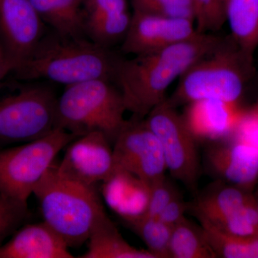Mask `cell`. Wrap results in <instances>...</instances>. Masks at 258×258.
Segmentation results:
<instances>
[{
  "label": "cell",
  "mask_w": 258,
  "mask_h": 258,
  "mask_svg": "<svg viewBox=\"0 0 258 258\" xmlns=\"http://www.w3.org/2000/svg\"><path fill=\"white\" fill-rule=\"evenodd\" d=\"M212 33L198 32L193 37L161 50L120 58L113 82L123 96L127 111L144 119L166 99V91L191 64L222 41Z\"/></svg>",
  "instance_id": "obj_1"
},
{
  "label": "cell",
  "mask_w": 258,
  "mask_h": 258,
  "mask_svg": "<svg viewBox=\"0 0 258 258\" xmlns=\"http://www.w3.org/2000/svg\"><path fill=\"white\" fill-rule=\"evenodd\" d=\"M120 58L87 37H64L52 31L44 35L28 60L12 74L20 81L46 80L66 86L94 79L113 82Z\"/></svg>",
  "instance_id": "obj_2"
},
{
  "label": "cell",
  "mask_w": 258,
  "mask_h": 258,
  "mask_svg": "<svg viewBox=\"0 0 258 258\" xmlns=\"http://www.w3.org/2000/svg\"><path fill=\"white\" fill-rule=\"evenodd\" d=\"M43 222L70 247L87 242L96 220L105 213L96 186L64 175L54 163L33 191Z\"/></svg>",
  "instance_id": "obj_3"
},
{
  "label": "cell",
  "mask_w": 258,
  "mask_h": 258,
  "mask_svg": "<svg viewBox=\"0 0 258 258\" xmlns=\"http://www.w3.org/2000/svg\"><path fill=\"white\" fill-rule=\"evenodd\" d=\"M94 79L66 86L56 104V128L81 137L100 132L114 143L127 123V111L118 86Z\"/></svg>",
  "instance_id": "obj_4"
},
{
  "label": "cell",
  "mask_w": 258,
  "mask_h": 258,
  "mask_svg": "<svg viewBox=\"0 0 258 258\" xmlns=\"http://www.w3.org/2000/svg\"><path fill=\"white\" fill-rule=\"evenodd\" d=\"M252 62L233 42L222 39L214 50L185 71L166 99L176 108L203 99L239 103Z\"/></svg>",
  "instance_id": "obj_5"
},
{
  "label": "cell",
  "mask_w": 258,
  "mask_h": 258,
  "mask_svg": "<svg viewBox=\"0 0 258 258\" xmlns=\"http://www.w3.org/2000/svg\"><path fill=\"white\" fill-rule=\"evenodd\" d=\"M57 101L43 83L0 82V148L36 140L56 128Z\"/></svg>",
  "instance_id": "obj_6"
},
{
  "label": "cell",
  "mask_w": 258,
  "mask_h": 258,
  "mask_svg": "<svg viewBox=\"0 0 258 258\" xmlns=\"http://www.w3.org/2000/svg\"><path fill=\"white\" fill-rule=\"evenodd\" d=\"M76 138L56 128L36 140L0 148V191L14 203L28 207L30 195L59 153Z\"/></svg>",
  "instance_id": "obj_7"
},
{
  "label": "cell",
  "mask_w": 258,
  "mask_h": 258,
  "mask_svg": "<svg viewBox=\"0 0 258 258\" xmlns=\"http://www.w3.org/2000/svg\"><path fill=\"white\" fill-rule=\"evenodd\" d=\"M144 120L160 142L166 171L188 189L195 191L200 174L198 141L188 128L182 114L166 99Z\"/></svg>",
  "instance_id": "obj_8"
},
{
  "label": "cell",
  "mask_w": 258,
  "mask_h": 258,
  "mask_svg": "<svg viewBox=\"0 0 258 258\" xmlns=\"http://www.w3.org/2000/svg\"><path fill=\"white\" fill-rule=\"evenodd\" d=\"M113 145L115 168L128 171L149 184L165 176L160 142L144 119L127 120Z\"/></svg>",
  "instance_id": "obj_9"
},
{
  "label": "cell",
  "mask_w": 258,
  "mask_h": 258,
  "mask_svg": "<svg viewBox=\"0 0 258 258\" xmlns=\"http://www.w3.org/2000/svg\"><path fill=\"white\" fill-rule=\"evenodd\" d=\"M45 25L30 0H0V45L12 73L36 48Z\"/></svg>",
  "instance_id": "obj_10"
},
{
  "label": "cell",
  "mask_w": 258,
  "mask_h": 258,
  "mask_svg": "<svg viewBox=\"0 0 258 258\" xmlns=\"http://www.w3.org/2000/svg\"><path fill=\"white\" fill-rule=\"evenodd\" d=\"M197 32L195 20L134 11L121 50L133 55L154 52L188 40Z\"/></svg>",
  "instance_id": "obj_11"
},
{
  "label": "cell",
  "mask_w": 258,
  "mask_h": 258,
  "mask_svg": "<svg viewBox=\"0 0 258 258\" xmlns=\"http://www.w3.org/2000/svg\"><path fill=\"white\" fill-rule=\"evenodd\" d=\"M113 144L104 134L92 132L75 139L66 147L57 167L64 175L96 186L115 169Z\"/></svg>",
  "instance_id": "obj_12"
},
{
  "label": "cell",
  "mask_w": 258,
  "mask_h": 258,
  "mask_svg": "<svg viewBox=\"0 0 258 258\" xmlns=\"http://www.w3.org/2000/svg\"><path fill=\"white\" fill-rule=\"evenodd\" d=\"M205 162L218 180L248 189L258 179V149L239 139L211 142Z\"/></svg>",
  "instance_id": "obj_13"
},
{
  "label": "cell",
  "mask_w": 258,
  "mask_h": 258,
  "mask_svg": "<svg viewBox=\"0 0 258 258\" xmlns=\"http://www.w3.org/2000/svg\"><path fill=\"white\" fill-rule=\"evenodd\" d=\"M245 111L239 103L203 99L186 104L182 116L198 142L211 143L231 138Z\"/></svg>",
  "instance_id": "obj_14"
},
{
  "label": "cell",
  "mask_w": 258,
  "mask_h": 258,
  "mask_svg": "<svg viewBox=\"0 0 258 258\" xmlns=\"http://www.w3.org/2000/svg\"><path fill=\"white\" fill-rule=\"evenodd\" d=\"M67 242L45 222L22 225L0 246V258H73Z\"/></svg>",
  "instance_id": "obj_15"
},
{
  "label": "cell",
  "mask_w": 258,
  "mask_h": 258,
  "mask_svg": "<svg viewBox=\"0 0 258 258\" xmlns=\"http://www.w3.org/2000/svg\"><path fill=\"white\" fill-rule=\"evenodd\" d=\"M101 193L106 205L127 225L147 213L150 184L128 171L115 168L102 182Z\"/></svg>",
  "instance_id": "obj_16"
},
{
  "label": "cell",
  "mask_w": 258,
  "mask_h": 258,
  "mask_svg": "<svg viewBox=\"0 0 258 258\" xmlns=\"http://www.w3.org/2000/svg\"><path fill=\"white\" fill-rule=\"evenodd\" d=\"M252 198L247 189L217 180L190 203L189 210L195 217H203L215 225Z\"/></svg>",
  "instance_id": "obj_17"
},
{
  "label": "cell",
  "mask_w": 258,
  "mask_h": 258,
  "mask_svg": "<svg viewBox=\"0 0 258 258\" xmlns=\"http://www.w3.org/2000/svg\"><path fill=\"white\" fill-rule=\"evenodd\" d=\"M82 258H156L147 249L131 245L123 238L106 212L93 225Z\"/></svg>",
  "instance_id": "obj_18"
},
{
  "label": "cell",
  "mask_w": 258,
  "mask_h": 258,
  "mask_svg": "<svg viewBox=\"0 0 258 258\" xmlns=\"http://www.w3.org/2000/svg\"><path fill=\"white\" fill-rule=\"evenodd\" d=\"M30 1L43 23L52 31L64 37H86L83 0Z\"/></svg>",
  "instance_id": "obj_19"
},
{
  "label": "cell",
  "mask_w": 258,
  "mask_h": 258,
  "mask_svg": "<svg viewBox=\"0 0 258 258\" xmlns=\"http://www.w3.org/2000/svg\"><path fill=\"white\" fill-rule=\"evenodd\" d=\"M225 15L232 42L252 59L258 48V0H225Z\"/></svg>",
  "instance_id": "obj_20"
},
{
  "label": "cell",
  "mask_w": 258,
  "mask_h": 258,
  "mask_svg": "<svg viewBox=\"0 0 258 258\" xmlns=\"http://www.w3.org/2000/svg\"><path fill=\"white\" fill-rule=\"evenodd\" d=\"M205 237L202 226L184 217L173 226L169 258H216Z\"/></svg>",
  "instance_id": "obj_21"
},
{
  "label": "cell",
  "mask_w": 258,
  "mask_h": 258,
  "mask_svg": "<svg viewBox=\"0 0 258 258\" xmlns=\"http://www.w3.org/2000/svg\"><path fill=\"white\" fill-rule=\"evenodd\" d=\"M197 218L217 257L258 258V237L245 238L229 235L203 217Z\"/></svg>",
  "instance_id": "obj_22"
},
{
  "label": "cell",
  "mask_w": 258,
  "mask_h": 258,
  "mask_svg": "<svg viewBox=\"0 0 258 258\" xmlns=\"http://www.w3.org/2000/svg\"><path fill=\"white\" fill-rule=\"evenodd\" d=\"M132 14L128 10L103 18L85 20V34L91 41L110 48L124 40L130 26Z\"/></svg>",
  "instance_id": "obj_23"
},
{
  "label": "cell",
  "mask_w": 258,
  "mask_h": 258,
  "mask_svg": "<svg viewBox=\"0 0 258 258\" xmlns=\"http://www.w3.org/2000/svg\"><path fill=\"white\" fill-rule=\"evenodd\" d=\"M156 258H169V242L172 227L158 217L146 216L128 224Z\"/></svg>",
  "instance_id": "obj_24"
},
{
  "label": "cell",
  "mask_w": 258,
  "mask_h": 258,
  "mask_svg": "<svg viewBox=\"0 0 258 258\" xmlns=\"http://www.w3.org/2000/svg\"><path fill=\"white\" fill-rule=\"evenodd\" d=\"M212 225L222 232L236 237L245 238L258 237L257 201L254 198L251 199L223 220Z\"/></svg>",
  "instance_id": "obj_25"
},
{
  "label": "cell",
  "mask_w": 258,
  "mask_h": 258,
  "mask_svg": "<svg viewBox=\"0 0 258 258\" xmlns=\"http://www.w3.org/2000/svg\"><path fill=\"white\" fill-rule=\"evenodd\" d=\"M134 11L195 20L193 0H132Z\"/></svg>",
  "instance_id": "obj_26"
},
{
  "label": "cell",
  "mask_w": 258,
  "mask_h": 258,
  "mask_svg": "<svg viewBox=\"0 0 258 258\" xmlns=\"http://www.w3.org/2000/svg\"><path fill=\"white\" fill-rule=\"evenodd\" d=\"M195 25L200 32H216L225 23V0H193Z\"/></svg>",
  "instance_id": "obj_27"
},
{
  "label": "cell",
  "mask_w": 258,
  "mask_h": 258,
  "mask_svg": "<svg viewBox=\"0 0 258 258\" xmlns=\"http://www.w3.org/2000/svg\"><path fill=\"white\" fill-rule=\"evenodd\" d=\"M28 216V207L14 203L0 191V246L23 225Z\"/></svg>",
  "instance_id": "obj_28"
},
{
  "label": "cell",
  "mask_w": 258,
  "mask_h": 258,
  "mask_svg": "<svg viewBox=\"0 0 258 258\" xmlns=\"http://www.w3.org/2000/svg\"><path fill=\"white\" fill-rule=\"evenodd\" d=\"M178 195L179 193L166 176L152 183L146 216L159 217L166 205Z\"/></svg>",
  "instance_id": "obj_29"
},
{
  "label": "cell",
  "mask_w": 258,
  "mask_h": 258,
  "mask_svg": "<svg viewBox=\"0 0 258 258\" xmlns=\"http://www.w3.org/2000/svg\"><path fill=\"white\" fill-rule=\"evenodd\" d=\"M85 20L103 18L127 11V0H83Z\"/></svg>",
  "instance_id": "obj_30"
},
{
  "label": "cell",
  "mask_w": 258,
  "mask_h": 258,
  "mask_svg": "<svg viewBox=\"0 0 258 258\" xmlns=\"http://www.w3.org/2000/svg\"><path fill=\"white\" fill-rule=\"evenodd\" d=\"M190 206L191 204L186 203L181 195H178L166 205L158 218L173 227L185 217V213L189 211Z\"/></svg>",
  "instance_id": "obj_31"
},
{
  "label": "cell",
  "mask_w": 258,
  "mask_h": 258,
  "mask_svg": "<svg viewBox=\"0 0 258 258\" xmlns=\"http://www.w3.org/2000/svg\"><path fill=\"white\" fill-rule=\"evenodd\" d=\"M232 137L244 141L258 149V125L247 114V111L231 138Z\"/></svg>",
  "instance_id": "obj_32"
},
{
  "label": "cell",
  "mask_w": 258,
  "mask_h": 258,
  "mask_svg": "<svg viewBox=\"0 0 258 258\" xmlns=\"http://www.w3.org/2000/svg\"><path fill=\"white\" fill-rule=\"evenodd\" d=\"M12 69L7 60L1 45H0V82L4 81L8 75L11 74Z\"/></svg>",
  "instance_id": "obj_33"
},
{
  "label": "cell",
  "mask_w": 258,
  "mask_h": 258,
  "mask_svg": "<svg viewBox=\"0 0 258 258\" xmlns=\"http://www.w3.org/2000/svg\"><path fill=\"white\" fill-rule=\"evenodd\" d=\"M247 113L258 125V103L256 106L252 107L251 109L247 111Z\"/></svg>",
  "instance_id": "obj_34"
},
{
  "label": "cell",
  "mask_w": 258,
  "mask_h": 258,
  "mask_svg": "<svg viewBox=\"0 0 258 258\" xmlns=\"http://www.w3.org/2000/svg\"><path fill=\"white\" fill-rule=\"evenodd\" d=\"M257 210H258V201H257Z\"/></svg>",
  "instance_id": "obj_35"
},
{
  "label": "cell",
  "mask_w": 258,
  "mask_h": 258,
  "mask_svg": "<svg viewBox=\"0 0 258 258\" xmlns=\"http://www.w3.org/2000/svg\"><path fill=\"white\" fill-rule=\"evenodd\" d=\"M193 3H194V2H193Z\"/></svg>",
  "instance_id": "obj_36"
}]
</instances>
